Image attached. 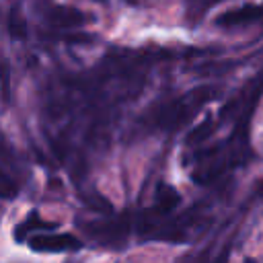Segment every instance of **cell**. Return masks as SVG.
Segmentation results:
<instances>
[{
  "label": "cell",
  "instance_id": "1",
  "mask_svg": "<svg viewBox=\"0 0 263 263\" xmlns=\"http://www.w3.org/2000/svg\"><path fill=\"white\" fill-rule=\"evenodd\" d=\"M216 95H218L216 88H195V90L187 92L185 97H181V99L164 105V109H160V113L156 117V123L162 125V127H177L183 121L191 119L193 113L203 103H208L210 99H214Z\"/></svg>",
  "mask_w": 263,
  "mask_h": 263
},
{
  "label": "cell",
  "instance_id": "2",
  "mask_svg": "<svg viewBox=\"0 0 263 263\" xmlns=\"http://www.w3.org/2000/svg\"><path fill=\"white\" fill-rule=\"evenodd\" d=\"M29 247L37 253H70L82 249V240L68 232H47V234H31Z\"/></svg>",
  "mask_w": 263,
  "mask_h": 263
},
{
  "label": "cell",
  "instance_id": "3",
  "mask_svg": "<svg viewBox=\"0 0 263 263\" xmlns=\"http://www.w3.org/2000/svg\"><path fill=\"white\" fill-rule=\"evenodd\" d=\"M255 21H263V6L259 4H245L216 16L218 27H238V25H251Z\"/></svg>",
  "mask_w": 263,
  "mask_h": 263
},
{
  "label": "cell",
  "instance_id": "4",
  "mask_svg": "<svg viewBox=\"0 0 263 263\" xmlns=\"http://www.w3.org/2000/svg\"><path fill=\"white\" fill-rule=\"evenodd\" d=\"M179 201H181V195H179L171 185H164V187L158 189L154 208H152L148 214H152V216H166Z\"/></svg>",
  "mask_w": 263,
  "mask_h": 263
},
{
  "label": "cell",
  "instance_id": "5",
  "mask_svg": "<svg viewBox=\"0 0 263 263\" xmlns=\"http://www.w3.org/2000/svg\"><path fill=\"white\" fill-rule=\"evenodd\" d=\"M53 21L60 25V27H76L84 21V14L70 8V6H60L53 10Z\"/></svg>",
  "mask_w": 263,
  "mask_h": 263
},
{
  "label": "cell",
  "instance_id": "6",
  "mask_svg": "<svg viewBox=\"0 0 263 263\" xmlns=\"http://www.w3.org/2000/svg\"><path fill=\"white\" fill-rule=\"evenodd\" d=\"M8 31H10V35H12L14 39H25V37H27V25H25L21 12L16 10V6H14V8L10 10V14H8Z\"/></svg>",
  "mask_w": 263,
  "mask_h": 263
},
{
  "label": "cell",
  "instance_id": "7",
  "mask_svg": "<svg viewBox=\"0 0 263 263\" xmlns=\"http://www.w3.org/2000/svg\"><path fill=\"white\" fill-rule=\"evenodd\" d=\"M212 134V121H205L203 125H199V127H195L191 134H189V138H187V142L189 144H193V142H201V140H205L208 136Z\"/></svg>",
  "mask_w": 263,
  "mask_h": 263
},
{
  "label": "cell",
  "instance_id": "8",
  "mask_svg": "<svg viewBox=\"0 0 263 263\" xmlns=\"http://www.w3.org/2000/svg\"><path fill=\"white\" fill-rule=\"evenodd\" d=\"M226 253H228V247L224 249V253L220 255V259H218V263H226Z\"/></svg>",
  "mask_w": 263,
  "mask_h": 263
}]
</instances>
